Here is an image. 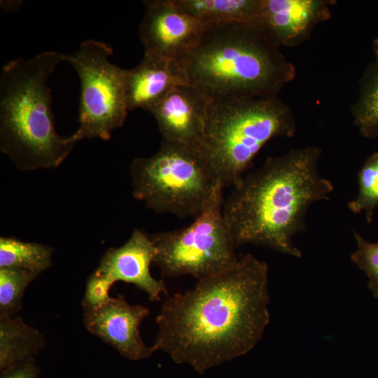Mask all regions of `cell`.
I'll list each match as a JSON object with an SVG mask.
<instances>
[{"label":"cell","instance_id":"cell-1","mask_svg":"<svg viewBox=\"0 0 378 378\" xmlns=\"http://www.w3.org/2000/svg\"><path fill=\"white\" fill-rule=\"evenodd\" d=\"M269 267L251 253L195 286L168 296L152 345L199 374L250 352L270 320Z\"/></svg>","mask_w":378,"mask_h":378},{"label":"cell","instance_id":"cell-2","mask_svg":"<svg viewBox=\"0 0 378 378\" xmlns=\"http://www.w3.org/2000/svg\"><path fill=\"white\" fill-rule=\"evenodd\" d=\"M321 149L291 148L244 176L224 200L223 213L237 248L252 244L300 258L294 236L306 228L309 207L335 188L318 170Z\"/></svg>","mask_w":378,"mask_h":378},{"label":"cell","instance_id":"cell-3","mask_svg":"<svg viewBox=\"0 0 378 378\" xmlns=\"http://www.w3.org/2000/svg\"><path fill=\"white\" fill-rule=\"evenodd\" d=\"M178 62L188 84L209 98L278 95L296 76L294 64L255 22L203 25Z\"/></svg>","mask_w":378,"mask_h":378},{"label":"cell","instance_id":"cell-4","mask_svg":"<svg viewBox=\"0 0 378 378\" xmlns=\"http://www.w3.org/2000/svg\"><path fill=\"white\" fill-rule=\"evenodd\" d=\"M65 61L57 51L13 59L0 75V150L22 171L58 167L76 141L55 127L48 80Z\"/></svg>","mask_w":378,"mask_h":378},{"label":"cell","instance_id":"cell-5","mask_svg":"<svg viewBox=\"0 0 378 378\" xmlns=\"http://www.w3.org/2000/svg\"><path fill=\"white\" fill-rule=\"evenodd\" d=\"M295 132L293 112L278 95L210 98L202 151L224 188L234 187L268 141Z\"/></svg>","mask_w":378,"mask_h":378},{"label":"cell","instance_id":"cell-6","mask_svg":"<svg viewBox=\"0 0 378 378\" xmlns=\"http://www.w3.org/2000/svg\"><path fill=\"white\" fill-rule=\"evenodd\" d=\"M133 197L158 214L200 215L223 189L202 150L162 141L149 157L130 165Z\"/></svg>","mask_w":378,"mask_h":378},{"label":"cell","instance_id":"cell-7","mask_svg":"<svg viewBox=\"0 0 378 378\" xmlns=\"http://www.w3.org/2000/svg\"><path fill=\"white\" fill-rule=\"evenodd\" d=\"M223 202L222 189L187 227L150 235L156 250L153 263L163 277L191 275L200 280L236 264L237 248L224 218Z\"/></svg>","mask_w":378,"mask_h":378},{"label":"cell","instance_id":"cell-8","mask_svg":"<svg viewBox=\"0 0 378 378\" xmlns=\"http://www.w3.org/2000/svg\"><path fill=\"white\" fill-rule=\"evenodd\" d=\"M113 48L94 39L83 41L73 53L65 55L80 83L78 127L72 136L108 140L122 127L129 111L126 98V69L109 60Z\"/></svg>","mask_w":378,"mask_h":378},{"label":"cell","instance_id":"cell-9","mask_svg":"<svg viewBox=\"0 0 378 378\" xmlns=\"http://www.w3.org/2000/svg\"><path fill=\"white\" fill-rule=\"evenodd\" d=\"M146 10L139 27L144 55L180 60L193 47L203 24L174 0L144 1Z\"/></svg>","mask_w":378,"mask_h":378},{"label":"cell","instance_id":"cell-10","mask_svg":"<svg viewBox=\"0 0 378 378\" xmlns=\"http://www.w3.org/2000/svg\"><path fill=\"white\" fill-rule=\"evenodd\" d=\"M87 330L111 345L123 357L139 360L150 357L153 348L145 344L139 327L149 315L145 306L128 303L123 295L111 297L94 307H83Z\"/></svg>","mask_w":378,"mask_h":378},{"label":"cell","instance_id":"cell-11","mask_svg":"<svg viewBox=\"0 0 378 378\" xmlns=\"http://www.w3.org/2000/svg\"><path fill=\"white\" fill-rule=\"evenodd\" d=\"M210 98L197 88L182 84L149 110L162 141L202 150Z\"/></svg>","mask_w":378,"mask_h":378},{"label":"cell","instance_id":"cell-12","mask_svg":"<svg viewBox=\"0 0 378 378\" xmlns=\"http://www.w3.org/2000/svg\"><path fill=\"white\" fill-rule=\"evenodd\" d=\"M335 0H262L257 22L278 46L297 47L331 17Z\"/></svg>","mask_w":378,"mask_h":378},{"label":"cell","instance_id":"cell-13","mask_svg":"<svg viewBox=\"0 0 378 378\" xmlns=\"http://www.w3.org/2000/svg\"><path fill=\"white\" fill-rule=\"evenodd\" d=\"M155 253L150 237L135 229L123 245L106 252L94 274L111 286L118 281L132 284L150 300L159 301L162 295L167 294V289L164 282L153 278L150 271Z\"/></svg>","mask_w":378,"mask_h":378},{"label":"cell","instance_id":"cell-14","mask_svg":"<svg viewBox=\"0 0 378 378\" xmlns=\"http://www.w3.org/2000/svg\"><path fill=\"white\" fill-rule=\"evenodd\" d=\"M188 84L178 61L144 55L141 62L126 69V98L129 111H149L175 87Z\"/></svg>","mask_w":378,"mask_h":378},{"label":"cell","instance_id":"cell-15","mask_svg":"<svg viewBox=\"0 0 378 378\" xmlns=\"http://www.w3.org/2000/svg\"><path fill=\"white\" fill-rule=\"evenodd\" d=\"M44 335L20 316L0 315V370L35 358L44 346Z\"/></svg>","mask_w":378,"mask_h":378},{"label":"cell","instance_id":"cell-16","mask_svg":"<svg viewBox=\"0 0 378 378\" xmlns=\"http://www.w3.org/2000/svg\"><path fill=\"white\" fill-rule=\"evenodd\" d=\"M203 25L225 22H257L262 0H174Z\"/></svg>","mask_w":378,"mask_h":378},{"label":"cell","instance_id":"cell-17","mask_svg":"<svg viewBox=\"0 0 378 378\" xmlns=\"http://www.w3.org/2000/svg\"><path fill=\"white\" fill-rule=\"evenodd\" d=\"M374 58L360 80L358 93L351 108L354 122L368 139L378 138V37L373 42Z\"/></svg>","mask_w":378,"mask_h":378},{"label":"cell","instance_id":"cell-18","mask_svg":"<svg viewBox=\"0 0 378 378\" xmlns=\"http://www.w3.org/2000/svg\"><path fill=\"white\" fill-rule=\"evenodd\" d=\"M52 253L48 245L0 238V267L21 268L39 274L51 266Z\"/></svg>","mask_w":378,"mask_h":378},{"label":"cell","instance_id":"cell-19","mask_svg":"<svg viewBox=\"0 0 378 378\" xmlns=\"http://www.w3.org/2000/svg\"><path fill=\"white\" fill-rule=\"evenodd\" d=\"M358 191L356 198L348 203L354 213H365L371 223L374 211L378 208V151L370 155L358 174Z\"/></svg>","mask_w":378,"mask_h":378},{"label":"cell","instance_id":"cell-20","mask_svg":"<svg viewBox=\"0 0 378 378\" xmlns=\"http://www.w3.org/2000/svg\"><path fill=\"white\" fill-rule=\"evenodd\" d=\"M38 274L16 267H0V315L13 316L21 307L23 294Z\"/></svg>","mask_w":378,"mask_h":378},{"label":"cell","instance_id":"cell-21","mask_svg":"<svg viewBox=\"0 0 378 378\" xmlns=\"http://www.w3.org/2000/svg\"><path fill=\"white\" fill-rule=\"evenodd\" d=\"M356 248L351 254L352 262L363 271L368 279V288L374 298L378 299V242L364 239L354 230Z\"/></svg>","mask_w":378,"mask_h":378},{"label":"cell","instance_id":"cell-22","mask_svg":"<svg viewBox=\"0 0 378 378\" xmlns=\"http://www.w3.org/2000/svg\"><path fill=\"white\" fill-rule=\"evenodd\" d=\"M111 287L103 279L92 274L87 281L83 307H94L107 301L111 298L108 293Z\"/></svg>","mask_w":378,"mask_h":378},{"label":"cell","instance_id":"cell-23","mask_svg":"<svg viewBox=\"0 0 378 378\" xmlns=\"http://www.w3.org/2000/svg\"><path fill=\"white\" fill-rule=\"evenodd\" d=\"M35 358L17 363L1 371L0 378H38Z\"/></svg>","mask_w":378,"mask_h":378}]
</instances>
